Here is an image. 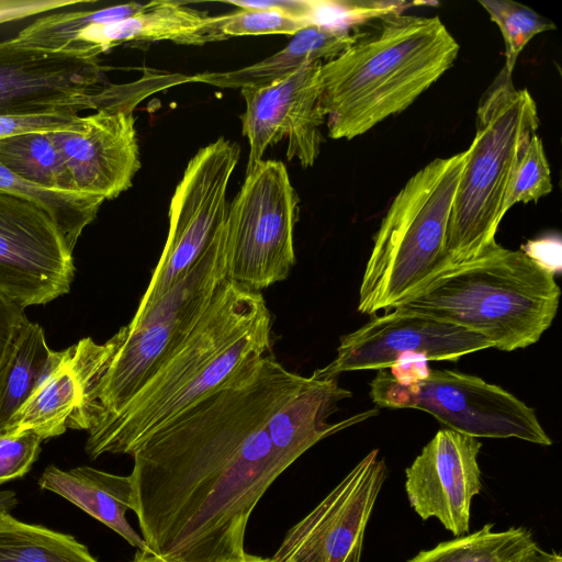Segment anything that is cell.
Listing matches in <instances>:
<instances>
[{
    "mask_svg": "<svg viewBox=\"0 0 562 562\" xmlns=\"http://www.w3.org/2000/svg\"><path fill=\"white\" fill-rule=\"evenodd\" d=\"M274 411L260 386L232 378L136 447L133 512L150 552L168 562H243L250 515L291 465L266 429Z\"/></svg>",
    "mask_w": 562,
    "mask_h": 562,
    "instance_id": "1",
    "label": "cell"
},
{
    "mask_svg": "<svg viewBox=\"0 0 562 562\" xmlns=\"http://www.w3.org/2000/svg\"><path fill=\"white\" fill-rule=\"evenodd\" d=\"M272 317L260 291L226 280L194 328L115 416L88 432L91 459L132 454L156 429L213 392L248 361L269 355Z\"/></svg>",
    "mask_w": 562,
    "mask_h": 562,
    "instance_id": "2",
    "label": "cell"
},
{
    "mask_svg": "<svg viewBox=\"0 0 562 562\" xmlns=\"http://www.w3.org/2000/svg\"><path fill=\"white\" fill-rule=\"evenodd\" d=\"M321 67L328 136L352 139L406 110L454 63L459 44L439 16L393 13Z\"/></svg>",
    "mask_w": 562,
    "mask_h": 562,
    "instance_id": "3",
    "label": "cell"
},
{
    "mask_svg": "<svg viewBox=\"0 0 562 562\" xmlns=\"http://www.w3.org/2000/svg\"><path fill=\"white\" fill-rule=\"evenodd\" d=\"M554 271L525 250L495 244L476 258L450 266L396 310L476 333L502 351L536 344L559 307Z\"/></svg>",
    "mask_w": 562,
    "mask_h": 562,
    "instance_id": "4",
    "label": "cell"
},
{
    "mask_svg": "<svg viewBox=\"0 0 562 562\" xmlns=\"http://www.w3.org/2000/svg\"><path fill=\"white\" fill-rule=\"evenodd\" d=\"M465 155L434 159L393 199L364 267L359 313L392 311L448 267L447 229Z\"/></svg>",
    "mask_w": 562,
    "mask_h": 562,
    "instance_id": "5",
    "label": "cell"
},
{
    "mask_svg": "<svg viewBox=\"0 0 562 562\" xmlns=\"http://www.w3.org/2000/svg\"><path fill=\"white\" fill-rule=\"evenodd\" d=\"M475 123L449 217L448 267L472 260L496 244L512 171L540 120L530 92L515 88L502 69L479 103Z\"/></svg>",
    "mask_w": 562,
    "mask_h": 562,
    "instance_id": "6",
    "label": "cell"
},
{
    "mask_svg": "<svg viewBox=\"0 0 562 562\" xmlns=\"http://www.w3.org/2000/svg\"><path fill=\"white\" fill-rule=\"evenodd\" d=\"M370 397L379 407L424 411L474 438H517L552 445L535 409L503 387L452 370L419 366L378 370Z\"/></svg>",
    "mask_w": 562,
    "mask_h": 562,
    "instance_id": "7",
    "label": "cell"
},
{
    "mask_svg": "<svg viewBox=\"0 0 562 562\" xmlns=\"http://www.w3.org/2000/svg\"><path fill=\"white\" fill-rule=\"evenodd\" d=\"M299 202L282 161L262 159L246 172L223 223L228 280L261 292L288 278Z\"/></svg>",
    "mask_w": 562,
    "mask_h": 562,
    "instance_id": "8",
    "label": "cell"
},
{
    "mask_svg": "<svg viewBox=\"0 0 562 562\" xmlns=\"http://www.w3.org/2000/svg\"><path fill=\"white\" fill-rule=\"evenodd\" d=\"M202 315H189L140 329L123 326L103 344L88 337L74 345L79 401L67 428L90 432L117 415L191 333Z\"/></svg>",
    "mask_w": 562,
    "mask_h": 562,
    "instance_id": "9",
    "label": "cell"
},
{
    "mask_svg": "<svg viewBox=\"0 0 562 562\" xmlns=\"http://www.w3.org/2000/svg\"><path fill=\"white\" fill-rule=\"evenodd\" d=\"M104 82L99 56L87 52H48L0 42V116L78 114L85 110L130 105V85Z\"/></svg>",
    "mask_w": 562,
    "mask_h": 562,
    "instance_id": "10",
    "label": "cell"
},
{
    "mask_svg": "<svg viewBox=\"0 0 562 562\" xmlns=\"http://www.w3.org/2000/svg\"><path fill=\"white\" fill-rule=\"evenodd\" d=\"M239 155L238 144L220 137L189 160L170 201L165 247L136 312L169 291L215 236L227 213V188Z\"/></svg>",
    "mask_w": 562,
    "mask_h": 562,
    "instance_id": "11",
    "label": "cell"
},
{
    "mask_svg": "<svg viewBox=\"0 0 562 562\" xmlns=\"http://www.w3.org/2000/svg\"><path fill=\"white\" fill-rule=\"evenodd\" d=\"M72 250L37 202L0 189V294L24 311L69 292Z\"/></svg>",
    "mask_w": 562,
    "mask_h": 562,
    "instance_id": "12",
    "label": "cell"
},
{
    "mask_svg": "<svg viewBox=\"0 0 562 562\" xmlns=\"http://www.w3.org/2000/svg\"><path fill=\"white\" fill-rule=\"evenodd\" d=\"M488 348L492 342L463 327L392 310L341 336L335 359L311 376L337 379L348 371L387 369L415 358L457 361Z\"/></svg>",
    "mask_w": 562,
    "mask_h": 562,
    "instance_id": "13",
    "label": "cell"
},
{
    "mask_svg": "<svg viewBox=\"0 0 562 562\" xmlns=\"http://www.w3.org/2000/svg\"><path fill=\"white\" fill-rule=\"evenodd\" d=\"M386 475L379 450L370 451L285 533L273 558L290 562H360L366 527Z\"/></svg>",
    "mask_w": 562,
    "mask_h": 562,
    "instance_id": "14",
    "label": "cell"
},
{
    "mask_svg": "<svg viewBox=\"0 0 562 562\" xmlns=\"http://www.w3.org/2000/svg\"><path fill=\"white\" fill-rule=\"evenodd\" d=\"M322 61L300 67L288 76L260 87L240 89L246 109L241 133L249 144L246 172L268 147L288 139L286 158H296L303 168L315 164L323 136L325 115L321 106Z\"/></svg>",
    "mask_w": 562,
    "mask_h": 562,
    "instance_id": "15",
    "label": "cell"
},
{
    "mask_svg": "<svg viewBox=\"0 0 562 562\" xmlns=\"http://www.w3.org/2000/svg\"><path fill=\"white\" fill-rule=\"evenodd\" d=\"M134 108H102L75 130L49 133L78 193L105 201L132 186L140 168Z\"/></svg>",
    "mask_w": 562,
    "mask_h": 562,
    "instance_id": "16",
    "label": "cell"
},
{
    "mask_svg": "<svg viewBox=\"0 0 562 562\" xmlns=\"http://www.w3.org/2000/svg\"><path fill=\"white\" fill-rule=\"evenodd\" d=\"M474 437L440 429L405 470V490L417 515L437 518L453 536L469 532L473 497L482 488Z\"/></svg>",
    "mask_w": 562,
    "mask_h": 562,
    "instance_id": "17",
    "label": "cell"
},
{
    "mask_svg": "<svg viewBox=\"0 0 562 562\" xmlns=\"http://www.w3.org/2000/svg\"><path fill=\"white\" fill-rule=\"evenodd\" d=\"M351 396L352 393L341 387L337 379L305 376L303 384L272 414L266 425L277 453L292 464L319 440L378 414L374 409L329 423L328 418L337 411L339 402Z\"/></svg>",
    "mask_w": 562,
    "mask_h": 562,
    "instance_id": "18",
    "label": "cell"
},
{
    "mask_svg": "<svg viewBox=\"0 0 562 562\" xmlns=\"http://www.w3.org/2000/svg\"><path fill=\"white\" fill-rule=\"evenodd\" d=\"M210 20L207 12L179 1H151L130 18L86 26L77 34L72 50L100 55L128 41L168 40L182 45H203Z\"/></svg>",
    "mask_w": 562,
    "mask_h": 562,
    "instance_id": "19",
    "label": "cell"
},
{
    "mask_svg": "<svg viewBox=\"0 0 562 562\" xmlns=\"http://www.w3.org/2000/svg\"><path fill=\"white\" fill-rule=\"evenodd\" d=\"M38 486L76 505L138 551L148 550L144 538L125 516L127 510H133L131 475L112 474L87 465L60 470L52 464L42 473Z\"/></svg>",
    "mask_w": 562,
    "mask_h": 562,
    "instance_id": "20",
    "label": "cell"
},
{
    "mask_svg": "<svg viewBox=\"0 0 562 562\" xmlns=\"http://www.w3.org/2000/svg\"><path fill=\"white\" fill-rule=\"evenodd\" d=\"M360 35L350 26L314 23L297 32L284 48L266 59L236 70L201 72L190 77V81L234 89L265 86L302 66L339 56Z\"/></svg>",
    "mask_w": 562,
    "mask_h": 562,
    "instance_id": "21",
    "label": "cell"
},
{
    "mask_svg": "<svg viewBox=\"0 0 562 562\" xmlns=\"http://www.w3.org/2000/svg\"><path fill=\"white\" fill-rule=\"evenodd\" d=\"M223 223L189 271L153 305L135 312L130 329L204 313L227 280Z\"/></svg>",
    "mask_w": 562,
    "mask_h": 562,
    "instance_id": "22",
    "label": "cell"
},
{
    "mask_svg": "<svg viewBox=\"0 0 562 562\" xmlns=\"http://www.w3.org/2000/svg\"><path fill=\"white\" fill-rule=\"evenodd\" d=\"M63 356L48 347L37 323L23 321L0 364V435Z\"/></svg>",
    "mask_w": 562,
    "mask_h": 562,
    "instance_id": "23",
    "label": "cell"
},
{
    "mask_svg": "<svg viewBox=\"0 0 562 562\" xmlns=\"http://www.w3.org/2000/svg\"><path fill=\"white\" fill-rule=\"evenodd\" d=\"M78 401L79 381L71 346L64 350L61 361L15 413L3 434L32 430L43 440L57 437L66 431Z\"/></svg>",
    "mask_w": 562,
    "mask_h": 562,
    "instance_id": "24",
    "label": "cell"
},
{
    "mask_svg": "<svg viewBox=\"0 0 562 562\" xmlns=\"http://www.w3.org/2000/svg\"><path fill=\"white\" fill-rule=\"evenodd\" d=\"M0 562H99L72 536L0 510Z\"/></svg>",
    "mask_w": 562,
    "mask_h": 562,
    "instance_id": "25",
    "label": "cell"
},
{
    "mask_svg": "<svg viewBox=\"0 0 562 562\" xmlns=\"http://www.w3.org/2000/svg\"><path fill=\"white\" fill-rule=\"evenodd\" d=\"M536 546L526 528L494 531L487 524L473 533L420 551L407 562H521Z\"/></svg>",
    "mask_w": 562,
    "mask_h": 562,
    "instance_id": "26",
    "label": "cell"
},
{
    "mask_svg": "<svg viewBox=\"0 0 562 562\" xmlns=\"http://www.w3.org/2000/svg\"><path fill=\"white\" fill-rule=\"evenodd\" d=\"M0 166L40 187L77 192L49 133H24L0 138Z\"/></svg>",
    "mask_w": 562,
    "mask_h": 562,
    "instance_id": "27",
    "label": "cell"
},
{
    "mask_svg": "<svg viewBox=\"0 0 562 562\" xmlns=\"http://www.w3.org/2000/svg\"><path fill=\"white\" fill-rule=\"evenodd\" d=\"M144 4L131 2L101 10H71L41 14L21 30L13 41L21 46L48 52L72 50L77 34L93 23H111L139 12ZM75 52V50H74Z\"/></svg>",
    "mask_w": 562,
    "mask_h": 562,
    "instance_id": "28",
    "label": "cell"
},
{
    "mask_svg": "<svg viewBox=\"0 0 562 562\" xmlns=\"http://www.w3.org/2000/svg\"><path fill=\"white\" fill-rule=\"evenodd\" d=\"M0 189L22 194L41 204L56 221L74 249L83 228L97 216L103 200L78 192L50 190L31 183L0 166Z\"/></svg>",
    "mask_w": 562,
    "mask_h": 562,
    "instance_id": "29",
    "label": "cell"
},
{
    "mask_svg": "<svg viewBox=\"0 0 562 562\" xmlns=\"http://www.w3.org/2000/svg\"><path fill=\"white\" fill-rule=\"evenodd\" d=\"M498 26L505 43L503 69L512 76L518 56L536 35L554 29V24L531 8L508 0H479Z\"/></svg>",
    "mask_w": 562,
    "mask_h": 562,
    "instance_id": "30",
    "label": "cell"
},
{
    "mask_svg": "<svg viewBox=\"0 0 562 562\" xmlns=\"http://www.w3.org/2000/svg\"><path fill=\"white\" fill-rule=\"evenodd\" d=\"M312 23L273 9H239L211 16L206 43L238 36L295 35Z\"/></svg>",
    "mask_w": 562,
    "mask_h": 562,
    "instance_id": "31",
    "label": "cell"
},
{
    "mask_svg": "<svg viewBox=\"0 0 562 562\" xmlns=\"http://www.w3.org/2000/svg\"><path fill=\"white\" fill-rule=\"evenodd\" d=\"M552 191L550 166L541 138L533 134L512 171L506 189L503 214L517 203L537 202Z\"/></svg>",
    "mask_w": 562,
    "mask_h": 562,
    "instance_id": "32",
    "label": "cell"
},
{
    "mask_svg": "<svg viewBox=\"0 0 562 562\" xmlns=\"http://www.w3.org/2000/svg\"><path fill=\"white\" fill-rule=\"evenodd\" d=\"M42 441L32 430L0 435V486L30 471Z\"/></svg>",
    "mask_w": 562,
    "mask_h": 562,
    "instance_id": "33",
    "label": "cell"
},
{
    "mask_svg": "<svg viewBox=\"0 0 562 562\" xmlns=\"http://www.w3.org/2000/svg\"><path fill=\"white\" fill-rule=\"evenodd\" d=\"M79 122V114L0 116V138L24 133L71 131Z\"/></svg>",
    "mask_w": 562,
    "mask_h": 562,
    "instance_id": "34",
    "label": "cell"
},
{
    "mask_svg": "<svg viewBox=\"0 0 562 562\" xmlns=\"http://www.w3.org/2000/svg\"><path fill=\"white\" fill-rule=\"evenodd\" d=\"M89 0H0V24L37 16L68 7L88 4Z\"/></svg>",
    "mask_w": 562,
    "mask_h": 562,
    "instance_id": "35",
    "label": "cell"
},
{
    "mask_svg": "<svg viewBox=\"0 0 562 562\" xmlns=\"http://www.w3.org/2000/svg\"><path fill=\"white\" fill-rule=\"evenodd\" d=\"M24 311L0 294V364L23 321Z\"/></svg>",
    "mask_w": 562,
    "mask_h": 562,
    "instance_id": "36",
    "label": "cell"
},
{
    "mask_svg": "<svg viewBox=\"0 0 562 562\" xmlns=\"http://www.w3.org/2000/svg\"><path fill=\"white\" fill-rule=\"evenodd\" d=\"M521 562H562V557L554 551L547 552L537 544Z\"/></svg>",
    "mask_w": 562,
    "mask_h": 562,
    "instance_id": "37",
    "label": "cell"
},
{
    "mask_svg": "<svg viewBox=\"0 0 562 562\" xmlns=\"http://www.w3.org/2000/svg\"><path fill=\"white\" fill-rule=\"evenodd\" d=\"M16 504L18 498L13 491H0V510L10 512Z\"/></svg>",
    "mask_w": 562,
    "mask_h": 562,
    "instance_id": "38",
    "label": "cell"
},
{
    "mask_svg": "<svg viewBox=\"0 0 562 562\" xmlns=\"http://www.w3.org/2000/svg\"><path fill=\"white\" fill-rule=\"evenodd\" d=\"M133 562H168L149 550L138 551Z\"/></svg>",
    "mask_w": 562,
    "mask_h": 562,
    "instance_id": "39",
    "label": "cell"
},
{
    "mask_svg": "<svg viewBox=\"0 0 562 562\" xmlns=\"http://www.w3.org/2000/svg\"><path fill=\"white\" fill-rule=\"evenodd\" d=\"M243 562H290V561H280V560L274 559L273 557L272 558H261V557L251 555V554L247 553L245 559L243 560Z\"/></svg>",
    "mask_w": 562,
    "mask_h": 562,
    "instance_id": "40",
    "label": "cell"
}]
</instances>
